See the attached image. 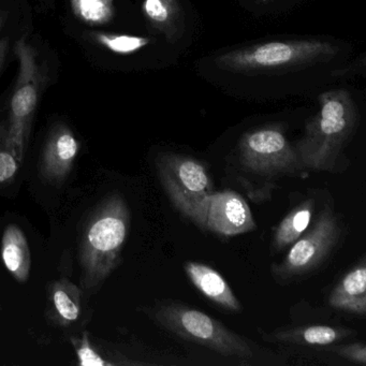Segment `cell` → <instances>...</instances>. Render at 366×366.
<instances>
[{
	"label": "cell",
	"mask_w": 366,
	"mask_h": 366,
	"mask_svg": "<svg viewBox=\"0 0 366 366\" xmlns=\"http://www.w3.org/2000/svg\"><path fill=\"white\" fill-rule=\"evenodd\" d=\"M6 134V126L3 125V124H0V141L4 140L5 139Z\"/></svg>",
	"instance_id": "obj_25"
},
{
	"label": "cell",
	"mask_w": 366,
	"mask_h": 366,
	"mask_svg": "<svg viewBox=\"0 0 366 366\" xmlns=\"http://www.w3.org/2000/svg\"><path fill=\"white\" fill-rule=\"evenodd\" d=\"M194 224L203 230L224 237H237L257 229L252 209L245 199L229 189L209 194Z\"/></svg>",
	"instance_id": "obj_9"
},
{
	"label": "cell",
	"mask_w": 366,
	"mask_h": 366,
	"mask_svg": "<svg viewBox=\"0 0 366 366\" xmlns=\"http://www.w3.org/2000/svg\"><path fill=\"white\" fill-rule=\"evenodd\" d=\"M315 201L306 199L293 207L278 224L274 233L273 249L280 252L290 247L310 226L314 216Z\"/></svg>",
	"instance_id": "obj_16"
},
{
	"label": "cell",
	"mask_w": 366,
	"mask_h": 366,
	"mask_svg": "<svg viewBox=\"0 0 366 366\" xmlns=\"http://www.w3.org/2000/svg\"><path fill=\"white\" fill-rule=\"evenodd\" d=\"M329 350L340 357L349 360L353 363L360 364V365H366V347L363 342H355L346 345H330Z\"/></svg>",
	"instance_id": "obj_22"
},
{
	"label": "cell",
	"mask_w": 366,
	"mask_h": 366,
	"mask_svg": "<svg viewBox=\"0 0 366 366\" xmlns=\"http://www.w3.org/2000/svg\"><path fill=\"white\" fill-rule=\"evenodd\" d=\"M344 226L333 209L325 207L316 222L290 246L282 262L272 265L278 282H290L318 269L340 243Z\"/></svg>",
	"instance_id": "obj_7"
},
{
	"label": "cell",
	"mask_w": 366,
	"mask_h": 366,
	"mask_svg": "<svg viewBox=\"0 0 366 366\" xmlns=\"http://www.w3.org/2000/svg\"><path fill=\"white\" fill-rule=\"evenodd\" d=\"M132 224L123 196L112 194L94 209L85 222L79 247L85 292L95 293L122 262V252Z\"/></svg>",
	"instance_id": "obj_1"
},
{
	"label": "cell",
	"mask_w": 366,
	"mask_h": 366,
	"mask_svg": "<svg viewBox=\"0 0 366 366\" xmlns=\"http://www.w3.org/2000/svg\"><path fill=\"white\" fill-rule=\"evenodd\" d=\"M78 364L81 366H117L123 365L119 360L112 357L109 352L98 348L91 338L89 333L84 331L81 336L71 338Z\"/></svg>",
	"instance_id": "obj_19"
},
{
	"label": "cell",
	"mask_w": 366,
	"mask_h": 366,
	"mask_svg": "<svg viewBox=\"0 0 366 366\" xmlns=\"http://www.w3.org/2000/svg\"><path fill=\"white\" fill-rule=\"evenodd\" d=\"M338 51L334 44L318 40L272 41L224 53L216 64L234 74H271L327 63Z\"/></svg>",
	"instance_id": "obj_4"
},
{
	"label": "cell",
	"mask_w": 366,
	"mask_h": 366,
	"mask_svg": "<svg viewBox=\"0 0 366 366\" xmlns=\"http://www.w3.org/2000/svg\"><path fill=\"white\" fill-rule=\"evenodd\" d=\"M149 316L167 331L224 357L250 359L254 355L245 338L224 327L220 321L185 304L160 302L149 312Z\"/></svg>",
	"instance_id": "obj_5"
},
{
	"label": "cell",
	"mask_w": 366,
	"mask_h": 366,
	"mask_svg": "<svg viewBox=\"0 0 366 366\" xmlns=\"http://www.w3.org/2000/svg\"><path fill=\"white\" fill-rule=\"evenodd\" d=\"M156 171L175 209L194 222L203 203L214 192L207 167L194 158L168 153L157 158Z\"/></svg>",
	"instance_id": "obj_8"
},
{
	"label": "cell",
	"mask_w": 366,
	"mask_h": 366,
	"mask_svg": "<svg viewBox=\"0 0 366 366\" xmlns=\"http://www.w3.org/2000/svg\"><path fill=\"white\" fill-rule=\"evenodd\" d=\"M1 259L7 271L19 282H26L31 274V256L29 241L16 224L7 226L1 239Z\"/></svg>",
	"instance_id": "obj_15"
},
{
	"label": "cell",
	"mask_w": 366,
	"mask_h": 366,
	"mask_svg": "<svg viewBox=\"0 0 366 366\" xmlns=\"http://www.w3.org/2000/svg\"><path fill=\"white\" fill-rule=\"evenodd\" d=\"M80 152V143L64 124L55 126L44 143L40 158V174L49 183L65 182L71 173Z\"/></svg>",
	"instance_id": "obj_10"
},
{
	"label": "cell",
	"mask_w": 366,
	"mask_h": 366,
	"mask_svg": "<svg viewBox=\"0 0 366 366\" xmlns=\"http://www.w3.org/2000/svg\"><path fill=\"white\" fill-rule=\"evenodd\" d=\"M357 123V107L348 92L336 89L321 94L318 112L308 119L303 137L295 147L304 168L340 172L345 147Z\"/></svg>",
	"instance_id": "obj_2"
},
{
	"label": "cell",
	"mask_w": 366,
	"mask_h": 366,
	"mask_svg": "<svg viewBox=\"0 0 366 366\" xmlns=\"http://www.w3.org/2000/svg\"><path fill=\"white\" fill-rule=\"evenodd\" d=\"M190 282L207 299L231 312H241L242 304L224 277L213 267L188 261L184 265Z\"/></svg>",
	"instance_id": "obj_11"
},
{
	"label": "cell",
	"mask_w": 366,
	"mask_h": 366,
	"mask_svg": "<svg viewBox=\"0 0 366 366\" xmlns=\"http://www.w3.org/2000/svg\"><path fill=\"white\" fill-rule=\"evenodd\" d=\"M89 37L95 40L100 46L117 54L127 55L140 51L149 46V38L137 37V36L117 35V34L96 33L89 34Z\"/></svg>",
	"instance_id": "obj_20"
},
{
	"label": "cell",
	"mask_w": 366,
	"mask_h": 366,
	"mask_svg": "<svg viewBox=\"0 0 366 366\" xmlns=\"http://www.w3.org/2000/svg\"><path fill=\"white\" fill-rule=\"evenodd\" d=\"M237 179L252 201L271 199L282 177L304 166L280 125H269L243 134L237 145Z\"/></svg>",
	"instance_id": "obj_3"
},
{
	"label": "cell",
	"mask_w": 366,
	"mask_h": 366,
	"mask_svg": "<svg viewBox=\"0 0 366 366\" xmlns=\"http://www.w3.org/2000/svg\"><path fill=\"white\" fill-rule=\"evenodd\" d=\"M8 50H9V38H4V39L0 40V71H1V68L5 64Z\"/></svg>",
	"instance_id": "obj_23"
},
{
	"label": "cell",
	"mask_w": 366,
	"mask_h": 366,
	"mask_svg": "<svg viewBox=\"0 0 366 366\" xmlns=\"http://www.w3.org/2000/svg\"><path fill=\"white\" fill-rule=\"evenodd\" d=\"M143 11L155 29L164 34L167 39L177 37L181 23V10L177 0H144Z\"/></svg>",
	"instance_id": "obj_17"
},
{
	"label": "cell",
	"mask_w": 366,
	"mask_h": 366,
	"mask_svg": "<svg viewBox=\"0 0 366 366\" xmlns=\"http://www.w3.org/2000/svg\"><path fill=\"white\" fill-rule=\"evenodd\" d=\"M14 53L19 61V74L10 104L9 125L6 128L4 147L21 164L31 134L44 76L37 52L26 37L16 41Z\"/></svg>",
	"instance_id": "obj_6"
},
{
	"label": "cell",
	"mask_w": 366,
	"mask_h": 366,
	"mask_svg": "<svg viewBox=\"0 0 366 366\" xmlns=\"http://www.w3.org/2000/svg\"><path fill=\"white\" fill-rule=\"evenodd\" d=\"M20 162L4 147V140L0 141V188L10 185L16 179Z\"/></svg>",
	"instance_id": "obj_21"
},
{
	"label": "cell",
	"mask_w": 366,
	"mask_h": 366,
	"mask_svg": "<svg viewBox=\"0 0 366 366\" xmlns=\"http://www.w3.org/2000/svg\"><path fill=\"white\" fill-rule=\"evenodd\" d=\"M329 305L342 312L364 316L366 312V267L362 259L337 282L329 295Z\"/></svg>",
	"instance_id": "obj_12"
},
{
	"label": "cell",
	"mask_w": 366,
	"mask_h": 366,
	"mask_svg": "<svg viewBox=\"0 0 366 366\" xmlns=\"http://www.w3.org/2000/svg\"><path fill=\"white\" fill-rule=\"evenodd\" d=\"M8 14L7 11H0V31L3 29L4 25L6 24L8 20Z\"/></svg>",
	"instance_id": "obj_24"
},
{
	"label": "cell",
	"mask_w": 366,
	"mask_h": 366,
	"mask_svg": "<svg viewBox=\"0 0 366 366\" xmlns=\"http://www.w3.org/2000/svg\"><path fill=\"white\" fill-rule=\"evenodd\" d=\"M355 332L346 327H329V325H310V327H292L277 330L272 333L263 334L267 342L280 344L300 345V346H330L350 337Z\"/></svg>",
	"instance_id": "obj_13"
},
{
	"label": "cell",
	"mask_w": 366,
	"mask_h": 366,
	"mask_svg": "<svg viewBox=\"0 0 366 366\" xmlns=\"http://www.w3.org/2000/svg\"><path fill=\"white\" fill-rule=\"evenodd\" d=\"M50 318L61 327H69L82 314V290L67 278H61L49 288Z\"/></svg>",
	"instance_id": "obj_14"
},
{
	"label": "cell",
	"mask_w": 366,
	"mask_h": 366,
	"mask_svg": "<svg viewBox=\"0 0 366 366\" xmlns=\"http://www.w3.org/2000/svg\"><path fill=\"white\" fill-rule=\"evenodd\" d=\"M71 9L86 24H108L114 18V0H71Z\"/></svg>",
	"instance_id": "obj_18"
}]
</instances>
